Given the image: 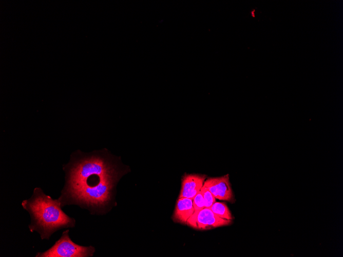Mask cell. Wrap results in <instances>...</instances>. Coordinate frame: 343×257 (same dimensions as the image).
<instances>
[{"label":"cell","instance_id":"1","mask_svg":"<svg viewBox=\"0 0 343 257\" xmlns=\"http://www.w3.org/2000/svg\"><path fill=\"white\" fill-rule=\"evenodd\" d=\"M65 185L58 198L62 208L76 205L92 213H103L111 208L120 173L106 156L74 153L63 166Z\"/></svg>","mask_w":343,"mask_h":257},{"label":"cell","instance_id":"2","mask_svg":"<svg viewBox=\"0 0 343 257\" xmlns=\"http://www.w3.org/2000/svg\"><path fill=\"white\" fill-rule=\"evenodd\" d=\"M21 205L30 215V231L37 232L41 240H48L56 231L75 227V219L63 211L58 199H53L40 187L34 188L31 196Z\"/></svg>","mask_w":343,"mask_h":257},{"label":"cell","instance_id":"3","mask_svg":"<svg viewBox=\"0 0 343 257\" xmlns=\"http://www.w3.org/2000/svg\"><path fill=\"white\" fill-rule=\"evenodd\" d=\"M69 232V229L64 231L52 246L43 252H37L35 257H89L93 255L94 247L83 246L75 243L70 239Z\"/></svg>","mask_w":343,"mask_h":257},{"label":"cell","instance_id":"4","mask_svg":"<svg viewBox=\"0 0 343 257\" xmlns=\"http://www.w3.org/2000/svg\"><path fill=\"white\" fill-rule=\"evenodd\" d=\"M233 221L222 219L209 208L195 211L188 219L186 225L197 230H206L232 224Z\"/></svg>","mask_w":343,"mask_h":257},{"label":"cell","instance_id":"5","mask_svg":"<svg viewBox=\"0 0 343 257\" xmlns=\"http://www.w3.org/2000/svg\"><path fill=\"white\" fill-rule=\"evenodd\" d=\"M203 185L216 199L231 203L235 202L228 174L219 177H207Z\"/></svg>","mask_w":343,"mask_h":257},{"label":"cell","instance_id":"6","mask_svg":"<svg viewBox=\"0 0 343 257\" xmlns=\"http://www.w3.org/2000/svg\"><path fill=\"white\" fill-rule=\"evenodd\" d=\"M206 178L207 176L205 174H185L182 180L179 198L187 197L193 200L200 191Z\"/></svg>","mask_w":343,"mask_h":257},{"label":"cell","instance_id":"7","mask_svg":"<svg viewBox=\"0 0 343 257\" xmlns=\"http://www.w3.org/2000/svg\"><path fill=\"white\" fill-rule=\"evenodd\" d=\"M194 211L192 199L187 197L178 198L172 219L175 222L186 225L188 219Z\"/></svg>","mask_w":343,"mask_h":257},{"label":"cell","instance_id":"8","mask_svg":"<svg viewBox=\"0 0 343 257\" xmlns=\"http://www.w3.org/2000/svg\"><path fill=\"white\" fill-rule=\"evenodd\" d=\"M209 208L215 214L222 219L232 221L234 219V217L228 208L224 203L216 202Z\"/></svg>","mask_w":343,"mask_h":257},{"label":"cell","instance_id":"9","mask_svg":"<svg viewBox=\"0 0 343 257\" xmlns=\"http://www.w3.org/2000/svg\"><path fill=\"white\" fill-rule=\"evenodd\" d=\"M200 192L204 200L205 208H210L216 202V198L204 185L201 188Z\"/></svg>","mask_w":343,"mask_h":257},{"label":"cell","instance_id":"10","mask_svg":"<svg viewBox=\"0 0 343 257\" xmlns=\"http://www.w3.org/2000/svg\"><path fill=\"white\" fill-rule=\"evenodd\" d=\"M193 203L195 211L201 210L205 208L204 200L200 191L193 199Z\"/></svg>","mask_w":343,"mask_h":257}]
</instances>
